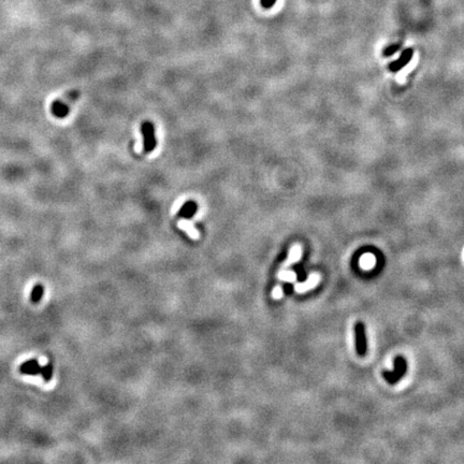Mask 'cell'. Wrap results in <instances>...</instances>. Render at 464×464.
Listing matches in <instances>:
<instances>
[{
	"instance_id": "cell-1",
	"label": "cell",
	"mask_w": 464,
	"mask_h": 464,
	"mask_svg": "<svg viewBox=\"0 0 464 464\" xmlns=\"http://www.w3.org/2000/svg\"><path fill=\"white\" fill-rule=\"evenodd\" d=\"M407 372V363L406 359L402 356H398L394 361V370L384 371L383 376L386 381L390 385H395L402 379L404 375Z\"/></svg>"
},
{
	"instance_id": "cell-2",
	"label": "cell",
	"mask_w": 464,
	"mask_h": 464,
	"mask_svg": "<svg viewBox=\"0 0 464 464\" xmlns=\"http://www.w3.org/2000/svg\"><path fill=\"white\" fill-rule=\"evenodd\" d=\"M79 92L72 91L70 92L68 96H66L64 99H57L52 103L51 111L53 115L57 118H65L70 113V105L75 99H78Z\"/></svg>"
},
{
	"instance_id": "cell-3",
	"label": "cell",
	"mask_w": 464,
	"mask_h": 464,
	"mask_svg": "<svg viewBox=\"0 0 464 464\" xmlns=\"http://www.w3.org/2000/svg\"><path fill=\"white\" fill-rule=\"evenodd\" d=\"M354 335H356V351L359 357H364L367 354L368 344L365 335V326L363 323H357L354 326Z\"/></svg>"
},
{
	"instance_id": "cell-4",
	"label": "cell",
	"mask_w": 464,
	"mask_h": 464,
	"mask_svg": "<svg viewBox=\"0 0 464 464\" xmlns=\"http://www.w3.org/2000/svg\"><path fill=\"white\" fill-rule=\"evenodd\" d=\"M142 134H143L144 139V152L151 153L154 151L157 142L155 136V129L152 123L146 122L142 125Z\"/></svg>"
},
{
	"instance_id": "cell-5",
	"label": "cell",
	"mask_w": 464,
	"mask_h": 464,
	"mask_svg": "<svg viewBox=\"0 0 464 464\" xmlns=\"http://www.w3.org/2000/svg\"><path fill=\"white\" fill-rule=\"evenodd\" d=\"M413 55H414L413 48H406L405 51H403V53L401 54V56L398 57L396 62L390 64V66H389L390 70L392 71V72H396V71L401 70L404 66H406V65L409 63V61L412 59Z\"/></svg>"
},
{
	"instance_id": "cell-6",
	"label": "cell",
	"mask_w": 464,
	"mask_h": 464,
	"mask_svg": "<svg viewBox=\"0 0 464 464\" xmlns=\"http://www.w3.org/2000/svg\"><path fill=\"white\" fill-rule=\"evenodd\" d=\"M42 367L36 359H30L28 361L21 364L20 372L24 375H38L41 373Z\"/></svg>"
},
{
	"instance_id": "cell-7",
	"label": "cell",
	"mask_w": 464,
	"mask_h": 464,
	"mask_svg": "<svg viewBox=\"0 0 464 464\" xmlns=\"http://www.w3.org/2000/svg\"><path fill=\"white\" fill-rule=\"evenodd\" d=\"M318 282H319V276L317 274H313L308 281H305L303 283H298L297 285L294 286V289H296V291L298 292H304L309 290V289H312L313 287H315L318 284Z\"/></svg>"
},
{
	"instance_id": "cell-8",
	"label": "cell",
	"mask_w": 464,
	"mask_h": 464,
	"mask_svg": "<svg viewBox=\"0 0 464 464\" xmlns=\"http://www.w3.org/2000/svg\"><path fill=\"white\" fill-rule=\"evenodd\" d=\"M177 226H178L179 229H183L184 231H186V233L193 240H198L200 238V234H199L198 230L194 227V225L190 221H185V220L179 221L177 222Z\"/></svg>"
},
{
	"instance_id": "cell-9",
	"label": "cell",
	"mask_w": 464,
	"mask_h": 464,
	"mask_svg": "<svg viewBox=\"0 0 464 464\" xmlns=\"http://www.w3.org/2000/svg\"><path fill=\"white\" fill-rule=\"evenodd\" d=\"M43 294H44V287H43L41 284H37L36 286H34L30 293V300L32 303H39L41 301V299L43 298Z\"/></svg>"
},
{
	"instance_id": "cell-10",
	"label": "cell",
	"mask_w": 464,
	"mask_h": 464,
	"mask_svg": "<svg viewBox=\"0 0 464 464\" xmlns=\"http://www.w3.org/2000/svg\"><path fill=\"white\" fill-rule=\"evenodd\" d=\"M197 204L195 202H187L183 205V207L179 210V215H183L185 217H192L197 212Z\"/></svg>"
},
{
	"instance_id": "cell-11",
	"label": "cell",
	"mask_w": 464,
	"mask_h": 464,
	"mask_svg": "<svg viewBox=\"0 0 464 464\" xmlns=\"http://www.w3.org/2000/svg\"><path fill=\"white\" fill-rule=\"evenodd\" d=\"M40 374L42 375L43 380H44L45 383H48V381L52 380L53 377V367L51 364L44 365V367H42Z\"/></svg>"
},
{
	"instance_id": "cell-12",
	"label": "cell",
	"mask_w": 464,
	"mask_h": 464,
	"mask_svg": "<svg viewBox=\"0 0 464 464\" xmlns=\"http://www.w3.org/2000/svg\"><path fill=\"white\" fill-rule=\"evenodd\" d=\"M278 278H280L281 281L292 283L296 281L297 275H296V273L292 271H281L280 273H278Z\"/></svg>"
},
{
	"instance_id": "cell-13",
	"label": "cell",
	"mask_w": 464,
	"mask_h": 464,
	"mask_svg": "<svg viewBox=\"0 0 464 464\" xmlns=\"http://www.w3.org/2000/svg\"><path fill=\"white\" fill-rule=\"evenodd\" d=\"M300 256H301V249H300L299 247H293L291 249L290 254H289V257H288V260L286 263V265L296 263V261L300 258Z\"/></svg>"
},
{
	"instance_id": "cell-14",
	"label": "cell",
	"mask_w": 464,
	"mask_h": 464,
	"mask_svg": "<svg viewBox=\"0 0 464 464\" xmlns=\"http://www.w3.org/2000/svg\"><path fill=\"white\" fill-rule=\"evenodd\" d=\"M401 44H391L388 47H386L384 50V55L385 56H391L394 55L395 53H397L398 50H400Z\"/></svg>"
},
{
	"instance_id": "cell-15",
	"label": "cell",
	"mask_w": 464,
	"mask_h": 464,
	"mask_svg": "<svg viewBox=\"0 0 464 464\" xmlns=\"http://www.w3.org/2000/svg\"><path fill=\"white\" fill-rule=\"evenodd\" d=\"M283 294H284V290H283V288L281 286H277L275 287L274 289H273V291H272V298L273 299H281L283 297Z\"/></svg>"
},
{
	"instance_id": "cell-16",
	"label": "cell",
	"mask_w": 464,
	"mask_h": 464,
	"mask_svg": "<svg viewBox=\"0 0 464 464\" xmlns=\"http://www.w3.org/2000/svg\"><path fill=\"white\" fill-rule=\"evenodd\" d=\"M276 1L277 0H260V3L265 9H271L276 3Z\"/></svg>"
},
{
	"instance_id": "cell-17",
	"label": "cell",
	"mask_w": 464,
	"mask_h": 464,
	"mask_svg": "<svg viewBox=\"0 0 464 464\" xmlns=\"http://www.w3.org/2000/svg\"><path fill=\"white\" fill-rule=\"evenodd\" d=\"M372 265H373L372 259H370L369 257H364V259L362 260V265L364 267H370V266H372Z\"/></svg>"
}]
</instances>
